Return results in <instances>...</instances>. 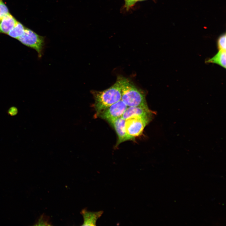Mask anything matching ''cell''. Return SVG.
<instances>
[{
	"label": "cell",
	"instance_id": "cell-6",
	"mask_svg": "<svg viewBox=\"0 0 226 226\" xmlns=\"http://www.w3.org/2000/svg\"><path fill=\"white\" fill-rule=\"evenodd\" d=\"M153 116L148 107H127L121 117L126 120L133 116L152 118Z\"/></svg>",
	"mask_w": 226,
	"mask_h": 226
},
{
	"label": "cell",
	"instance_id": "cell-13",
	"mask_svg": "<svg viewBox=\"0 0 226 226\" xmlns=\"http://www.w3.org/2000/svg\"><path fill=\"white\" fill-rule=\"evenodd\" d=\"M224 33L220 35L218 39L217 45L218 50L226 51V37Z\"/></svg>",
	"mask_w": 226,
	"mask_h": 226
},
{
	"label": "cell",
	"instance_id": "cell-3",
	"mask_svg": "<svg viewBox=\"0 0 226 226\" xmlns=\"http://www.w3.org/2000/svg\"><path fill=\"white\" fill-rule=\"evenodd\" d=\"M152 118L133 116L125 120V128L128 140L140 135Z\"/></svg>",
	"mask_w": 226,
	"mask_h": 226
},
{
	"label": "cell",
	"instance_id": "cell-4",
	"mask_svg": "<svg viewBox=\"0 0 226 226\" xmlns=\"http://www.w3.org/2000/svg\"><path fill=\"white\" fill-rule=\"evenodd\" d=\"M17 40L24 45L35 50L39 57H41L45 45L43 37L25 27L23 34Z\"/></svg>",
	"mask_w": 226,
	"mask_h": 226
},
{
	"label": "cell",
	"instance_id": "cell-7",
	"mask_svg": "<svg viewBox=\"0 0 226 226\" xmlns=\"http://www.w3.org/2000/svg\"><path fill=\"white\" fill-rule=\"evenodd\" d=\"M125 120L120 117L109 123L114 128L118 136V139L116 146L128 140L125 131Z\"/></svg>",
	"mask_w": 226,
	"mask_h": 226
},
{
	"label": "cell",
	"instance_id": "cell-8",
	"mask_svg": "<svg viewBox=\"0 0 226 226\" xmlns=\"http://www.w3.org/2000/svg\"><path fill=\"white\" fill-rule=\"evenodd\" d=\"M17 21L10 13L4 16L0 19V33L7 34Z\"/></svg>",
	"mask_w": 226,
	"mask_h": 226
},
{
	"label": "cell",
	"instance_id": "cell-14",
	"mask_svg": "<svg viewBox=\"0 0 226 226\" xmlns=\"http://www.w3.org/2000/svg\"><path fill=\"white\" fill-rule=\"evenodd\" d=\"M9 13L8 7L3 0H0V19Z\"/></svg>",
	"mask_w": 226,
	"mask_h": 226
},
{
	"label": "cell",
	"instance_id": "cell-11",
	"mask_svg": "<svg viewBox=\"0 0 226 226\" xmlns=\"http://www.w3.org/2000/svg\"><path fill=\"white\" fill-rule=\"evenodd\" d=\"M25 27L18 21L7 35L10 37L17 39L23 34Z\"/></svg>",
	"mask_w": 226,
	"mask_h": 226
},
{
	"label": "cell",
	"instance_id": "cell-1",
	"mask_svg": "<svg viewBox=\"0 0 226 226\" xmlns=\"http://www.w3.org/2000/svg\"><path fill=\"white\" fill-rule=\"evenodd\" d=\"M91 92L95 100L94 106L97 115L121 100V85L119 76L115 83L109 88L103 91L92 90Z\"/></svg>",
	"mask_w": 226,
	"mask_h": 226
},
{
	"label": "cell",
	"instance_id": "cell-12",
	"mask_svg": "<svg viewBox=\"0 0 226 226\" xmlns=\"http://www.w3.org/2000/svg\"><path fill=\"white\" fill-rule=\"evenodd\" d=\"M49 217L42 214L36 221L34 225L35 226H50L51 225Z\"/></svg>",
	"mask_w": 226,
	"mask_h": 226
},
{
	"label": "cell",
	"instance_id": "cell-5",
	"mask_svg": "<svg viewBox=\"0 0 226 226\" xmlns=\"http://www.w3.org/2000/svg\"><path fill=\"white\" fill-rule=\"evenodd\" d=\"M127 107L121 100L102 111L97 115L109 123L121 117Z\"/></svg>",
	"mask_w": 226,
	"mask_h": 226
},
{
	"label": "cell",
	"instance_id": "cell-2",
	"mask_svg": "<svg viewBox=\"0 0 226 226\" xmlns=\"http://www.w3.org/2000/svg\"><path fill=\"white\" fill-rule=\"evenodd\" d=\"M121 82V100L127 107H148L144 93L128 79L119 76Z\"/></svg>",
	"mask_w": 226,
	"mask_h": 226
},
{
	"label": "cell",
	"instance_id": "cell-9",
	"mask_svg": "<svg viewBox=\"0 0 226 226\" xmlns=\"http://www.w3.org/2000/svg\"><path fill=\"white\" fill-rule=\"evenodd\" d=\"M102 212H91L84 208L81 212L83 218V226H95L97 219L101 216Z\"/></svg>",
	"mask_w": 226,
	"mask_h": 226
},
{
	"label": "cell",
	"instance_id": "cell-10",
	"mask_svg": "<svg viewBox=\"0 0 226 226\" xmlns=\"http://www.w3.org/2000/svg\"><path fill=\"white\" fill-rule=\"evenodd\" d=\"M206 63L216 64L225 68L226 66V51L219 50L212 57L206 61Z\"/></svg>",
	"mask_w": 226,
	"mask_h": 226
}]
</instances>
